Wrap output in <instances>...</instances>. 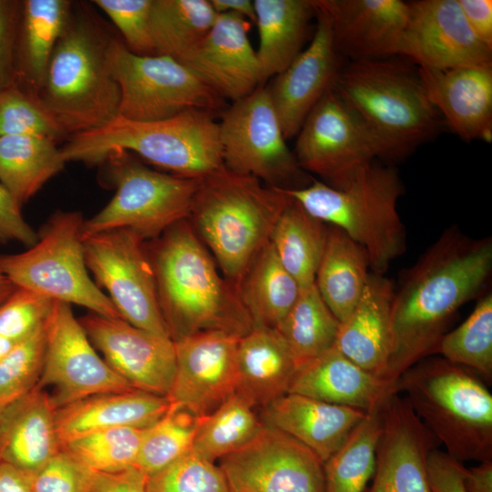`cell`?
Here are the masks:
<instances>
[{
	"mask_svg": "<svg viewBox=\"0 0 492 492\" xmlns=\"http://www.w3.org/2000/svg\"><path fill=\"white\" fill-rule=\"evenodd\" d=\"M83 249L87 270L107 290L121 319L170 338L144 241L129 231L115 230L83 236Z\"/></svg>",
	"mask_w": 492,
	"mask_h": 492,
	"instance_id": "obj_13",
	"label": "cell"
},
{
	"mask_svg": "<svg viewBox=\"0 0 492 492\" xmlns=\"http://www.w3.org/2000/svg\"><path fill=\"white\" fill-rule=\"evenodd\" d=\"M84 220L78 211H56L43 226L36 244L23 252L0 254V271L17 287L98 315L121 318L89 276L83 249Z\"/></svg>",
	"mask_w": 492,
	"mask_h": 492,
	"instance_id": "obj_9",
	"label": "cell"
},
{
	"mask_svg": "<svg viewBox=\"0 0 492 492\" xmlns=\"http://www.w3.org/2000/svg\"><path fill=\"white\" fill-rule=\"evenodd\" d=\"M16 135L56 141L67 136L37 96L15 85L0 91V138Z\"/></svg>",
	"mask_w": 492,
	"mask_h": 492,
	"instance_id": "obj_45",
	"label": "cell"
},
{
	"mask_svg": "<svg viewBox=\"0 0 492 492\" xmlns=\"http://www.w3.org/2000/svg\"><path fill=\"white\" fill-rule=\"evenodd\" d=\"M147 492H230V490L219 466L190 451L149 475Z\"/></svg>",
	"mask_w": 492,
	"mask_h": 492,
	"instance_id": "obj_46",
	"label": "cell"
},
{
	"mask_svg": "<svg viewBox=\"0 0 492 492\" xmlns=\"http://www.w3.org/2000/svg\"><path fill=\"white\" fill-rule=\"evenodd\" d=\"M74 2L22 1L16 53V85L38 97L55 46L70 17Z\"/></svg>",
	"mask_w": 492,
	"mask_h": 492,
	"instance_id": "obj_31",
	"label": "cell"
},
{
	"mask_svg": "<svg viewBox=\"0 0 492 492\" xmlns=\"http://www.w3.org/2000/svg\"><path fill=\"white\" fill-rule=\"evenodd\" d=\"M288 393L367 412L395 392L333 346L297 367Z\"/></svg>",
	"mask_w": 492,
	"mask_h": 492,
	"instance_id": "obj_28",
	"label": "cell"
},
{
	"mask_svg": "<svg viewBox=\"0 0 492 492\" xmlns=\"http://www.w3.org/2000/svg\"><path fill=\"white\" fill-rule=\"evenodd\" d=\"M236 394L261 408L288 394L297 364L274 328L254 326L240 337Z\"/></svg>",
	"mask_w": 492,
	"mask_h": 492,
	"instance_id": "obj_30",
	"label": "cell"
},
{
	"mask_svg": "<svg viewBox=\"0 0 492 492\" xmlns=\"http://www.w3.org/2000/svg\"><path fill=\"white\" fill-rule=\"evenodd\" d=\"M329 18L336 50L352 61L397 56L408 19L402 0H313Z\"/></svg>",
	"mask_w": 492,
	"mask_h": 492,
	"instance_id": "obj_23",
	"label": "cell"
},
{
	"mask_svg": "<svg viewBox=\"0 0 492 492\" xmlns=\"http://www.w3.org/2000/svg\"><path fill=\"white\" fill-rule=\"evenodd\" d=\"M310 215L343 231L367 253L372 272L384 274L405 250V229L397 211L403 186L397 173L374 160L332 183L282 190Z\"/></svg>",
	"mask_w": 492,
	"mask_h": 492,
	"instance_id": "obj_5",
	"label": "cell"
},
{
	"mask_svg": "<svg viewBox=\"0 0 492 492\" xmlns=\"http://www.w3.org/2000/svg\"><path fill=\"white\" fill-rule=\"evenodd\" d=\"M463 484L466 492H492V461L464 466Z\"/></svg>",
	"mask_w": 492,
	"mask_h": 492,
	"instance_id": "obj_55",
	"label": "cell"
},
{
	"mask_svg": "<svg viewBox=\"0 0 492 492\" xmlns=\"http://www.w3.org/2000/svg\"><path fill=\"white\" fill-rule=\"evenodd\" d=\"M171 405L168 396L137 389L91 395L56 409L60 445L78 436L115 427L146 428Z\"/></svg>",
	"mask_w": 492,
	"mask_h": 492,
	"instance_id": "obj_29",
	"label": "cell"
},
{
	"mask_svg": "<svg viewBox=\"0 0 492 492\" xmlns=\"http://www.w3.org/2000/svg\"><path fill=\"white\" fill-rule=\"evenodd\" d=\"M240 337L208 331L175 341L176 368L169 401L205 416L235 394Z\"/></svg>",
	"mask_w": 492,
	"mask_h": 492,
	"instance_id": "obj_18",
	"label": "cell"
},
{
	"mask_svg": "<svg viewBox=\"0 0 492 492\" xmlns=\"http://www.w3.org/2000/svg\"><path fill=\"white\" fill-rule=\"evenodd\" d=\"M49 393L36 384L0 410V462L27 475L60 449L56 413Z\"/></svg>",
	"mask_w": 492,
	"mask_h": 492,
	"instance_id": "obj_26",
	"label": "cell"
},
{
	"mask_svg": "<svg viewBox=\"0 0 492 492\" xmlns=\"http://www.w3.org/2000/svg\"><path fill=\"white\" fill-rule=\"evenodd\" d=\"M106 162L116 191L102 210L84 220L83 236L127 230L143 241L155 240L189 218L200 179L157 171L126 151L110 154Z\"/></svg>",
	"mask_w": 492,
	"mask_h": 492,
	"instance_id": "obj_10",
	"label": "cell"
},
{
	"mask_svg": "<svg viewBox=\"0 0 492 492\" xmlns=\"http://www.w3.org/2000/svg\"><path fill=\"white\" fill-rule=\"evenodd\" d=\"M148 478L136 466L117 472H94L90 492H147Z\"/></svg>",
	"mask_w": 492,
	"mask_h": 492,
	"instance_id": "obj_53",
	"label": "cell"
},
{
	"mask_svg": "<svg viewBox=\"0 0 492 492\" xmlns=\"http://www.w3.org/2000/svg\"><path fill=\"white\" fill-rule=\"evenodd\" d=\"M78 320L116 374L137 390L168 396L176 368L171 338L142 330L121 318L90 313Z\"/></svg>",
	"mask_w": 492,
	"mask_h": 492,
	"instance_id": "obj_17",
	"label": "cell"
},
{
	"mask_svg": "<svg viewBox=\"0 0 492 492\" xmlns=\"http://www.w3.org/2000/svg\"><path fill=\"white\" fill-rule=\"evenodd\" d=\"M365 251L341 229L328 225L315 286L334 317L343 322L357 304L370 272Z\"/></svg>",
	"mask_w": 492,
	"mask_h": 492,
	"instance_id": "obj_33",
	"label": "cell"
},
{
	"mask_svg": "<svg viewBox=\"0 0 492 492\" xmlns=\"http://www.w3.org/2000/svg\"><path fill=\"white\" fill-rule=\"evenodd\" d=\"M366 412L288 393L262 407L261 420L293 437L324 463Z\"/></svg>",
	"mask_w": 492,
	"mask_h": 492,
	"instance_id": "obj_27",
	"label": "cell"
},
{
	"mask_svg": "<svg viewBox=\"0 0 492 492\" xmlns=\"http://www.w3.org/2000/svg\"><path fill=\"white\" fill-rule=\"evenodd\" d=\"M397 56L436 69L492 65V49L474 35L457 0L408 2Z\"/></svg>",
	"mask_w": 492,
	"mask_h": 492,
	"instance_id": "obj_19",
	"label": "cell"
},
{
	"mask_svg": "<svg viewBox=\"0 0 492 492\" xmlns=\"http://www.w3.org/2000/svg\"><path fill=\"white\" fill-rule=\"evenodd\" d=\"M462 462L445 451L434 448L427 457V474L432 492H466L463 484Z\"/></svg>",
	"mask_w": 492,
	"mask_h": 492,
	"instance_id": "obj_52",
	"label": "cell"
},
{
	"mask_svg": "<svg viewBox=\"0 0 492 492\" xmlns=\"http://www.w3.org/2000/svg\"><path fill=\"white\" fill-rule=\"evenodd\" d=\"M114 37L89 5L74 2L38 94L69 137L118 117L120 91L108 61Z\"/></svg>",
	"mask_w": 492,
	"mask_h": 492,
	"instance_id": "obj_3",
	"label": "cell"
},
{
	"mask_svg": "<svg viewBox=\"0 0 492 492\" xmlns=\"http://www.w3.org/2000/svg\"><path fill=\"white\" fill-rule=\"evenodd\" d=\"M294 156L302 170L332 183L376 158L388 159L383 142L332 86L296 135Z\"/></svg>",
	"mask_w": 492,
	"mask_h": 492,
	"instance_id": "obj_14",
	"label": "cell"
},
{
	"mask_svg": "<svg viewBox=\"0 0 492 492\" xmlns=\"http://www.w3.org/2000/svg\"><path fill=\"white\" fill-rule=\"evenodd\" d=\"M53 300L23 287H15L0 304V335L17 343L43 325Z\"/></svg>",
	"mask_w": 492,
	"mask_h": 492,
	"instance_id": "obj_47",
	"label": "cell"
},
{
	"mask_svg": "<svg viewBox=\"0 0 492 492\" xmlns=\"http://www.w3.org/2000/svg\"><path fill=\"white\" fill-rule=\"evenodd\" d=\"M429 100L465 140H492V65L418 67Z\"/></svg>",
	"mask_w": 492,
	"mask_h": 492,
	"instance_id": "obj_24",
	"label": "cell"
},
{
	"mask_svg": "<svg viewBox=\"0 0 492 492\" xmlns=\"http://www.w3.org/2000/svg\"><path fill=\"white\" fill-rule=\"evenodd\" d=\"M253 4L259 32L256 55L264 82L302 52L315 7L313 0H254Z\"/></svg>",
	"mask_w": 492,
	"mask_h": 492,
	"instance_id": "obj_32",
	"label": "cell"
},
{
	"mask_svg": "<svg viewBox=\"0 0 492 492\" xmlns=\"http://www.w3.org/2000/svg\"><path fill=\"white\" fill-rule=\"evenodd\" d=\"M94 472L61 448L28 477L34 492H90Z\"/></svg>",
	"mask_w": 492,
	"mask_h": 492,
	"instance_id": "obj_49",
	"label": "cell"
},
{
	"mask_svg": "<svg viewBox=\"0 0 492 492\" xmlns=\"http://www.w3.org/2000/svg\"><path fill=\"white\" fill-rule=\"evenodd\" d=\"M333 87L383 142L388 158L406 156L441 128L418 69L402 61H352L339 69Z\"/></svg>",
	"mask_w": 492,
	"mask_h": 492,
	"instance_id": "obj_8",
	"label": "cell"
},
{
	"mask_svg": "<svg viewBox=\"0 0 492 492\" xmlns=\"http://www.w3.org/2000/svg\"><path fill=\"white\" fill-rule=\"evenodd\" d=\"M45 349L44 323L28 337L15 343L0 359V410L38 384Z\"/></svg>",
	"mask_w": 492,
	"mask_h": 492,
	"instance_id": "obj_44",
	"label": "cell"
},
{
	"mask_svg": "<svg viewBox=\"0 0 492 492\" xmlns=\"http://www.w3.org/2000/svg\"><path fill=\"white\" fill-rule=\"evenodd\" d=\"M200 418L171 403L162 417L144 429L136 466L149 476L190 452Z\"/></svg>",
	"mask_w": 492,
	"mask_h": 492,
	"instance_id": "obj_42",
	"label": "cell"
},
{
	"mask_svg": "<svg viewBox=\"0 0 492 492\" xmlns=\"http://www.w3.org/2000/svg\"><path fill=\"white\" fill-rule=\"evenodd\" d=\"M22 1L0 0V91L16 85Z\"/></svg>",
	"mask_w": 492,
	"mask_h": 492,
	"instance_id": "obj_50",
	"label": "cell"
},
{
	"mask_svg": "<svg viewBox=\"0 0 492 492\" xmlns=\"http://www.w3.org/2000/svg\"><path fill=\"white\" fill-rule=\"evenodd\" d=\"M492 267L490 239L446 231L395 291L394 349L384 380L392 387L408 368L435 354L456 311L477 295Z\"/></svg>",
	"mask_w": 492,
	"mask_h": 492,
	"instance_id": "obj_1",
	"label": "cell"
},
{
	"mask_svg": "<svg viewBox=\"0 0 492 492\" xmlns=\"http://www.w3.org/2000/svg\"><path fill=\"white\" fill-rule=\"evenodd\" d=\"M0 492H34L29 477L18 468L0 462Z\"/></svg>",
	"mask_w": 492,
	"mask_h": 492,
	"instance_id": "obj_56",
	"label": "cell"
},
{
	"mask_svg": "<svg viewBox=\"0 0 492 492\" xmlns=\"http://www.w3.org/2000/svg\"><path fill=\"white\" fill-rule=\"evenodd\" d=\"M217 16L208 0H152L149 29L154 55L179 60L208 33Z\"/></svg>",
	"mask_w": 492,
	"mask_h": 492,
	"instance_id": "obj_38",
	"label": "cell"
},
{
	"mask_svg": "<svg viewBox=\"0 0 492 492\" xmlns=\"http://www.w3.org/2000/svg\"><path fill=\"white\" fill-rule=\"evenodd\" d=\"M108 61L118 84V116L132 121H156L185 110H218L222 98L179 61L160 55H138L114 37Z\"/></svg>",
	"mask_w": 492,
	"mask_h": 492,
	"instance_id": "obj_11",
	"label": "cell"
},
{
	"mask_svg": "<svg viewBox=\"0 0 492 492\" xmlns=\"http://www.w3.org/2000/svg\"><path fill=\"white\" fill-rule=\"evenodd\" d=\"M67 163L56 141L39 136L0 138V182L24 204Z\"/></svg>",
	"mask_w": 492,
	"mask_h": 492,
	"instance_id": "obj_35",
	"label": "cell"
},
{
	"mask_svg": "<svg viewBox=\"0 0 492 492\" xmlns=\"http://www.w3.org/2000/svg\"><path fill=\"white\" fill-rule=\"evenodd\" d=\"M328 225L310 215L292 198L278 218L270 242L281 263L301 287L315 282Z\"/></svg>",
	"mask_w": 492,
	"mask_h": 492,
	"instance_id": "obj_36",
	"label": "cell"
},
{
	"mask_svg": "<svg viewBox=\"0 0 492 492\" xmlns=\"http://www.w3.org/2000/svg\"><path fill=\"white\" fill-rule=\"evenodd\" d=\"M383 402L366 412L343 446L323 463L325 492L365 491L375 469Z\"/></svg>",
	"mask_w": 492,
	"mask_h": 492,
	"instance_id": "obj_37",
	"label": "cell"
},
{
	"mask_svg": "<svg viewBox=\"0 0 492 492\" xmlns=\"http://www.w3.org/2000/svg\"><path fill=\"white\" fill-rule=\"evenodd\" d=\"M457 2L474 35L492 49V1L457 0Z\"/></svg>",
	"mask_w": 492,
	"mask_h": 492,
	"instance_id": "obj_54",
	"label": "cell"
},
{
	"mask_svg": "<svg viewBox=\"0 0 492 492\" xmlns=\"http://www.w3.org/2000/svg\"><path fill=\"white\" fill-rule=\"evenodd\" d=\"M144 429L99 430L69 440L61 448L95 472H117L136 466Z\"/></svg>",
	"mask_w": 492,
	"mask_h": 492,
	"instance_id": "obj_43",
	"label": "cell"
},
{
	"mask_svg": "<svg viewBox=\"0 0 492 492\" xmlns=\"http://www.w3.org/2000/svg\"><path fill=\"white\" fill-rule=\"evenodd\" d=\"M219 126L226 169L281 190L300 189L313 181L287 146L268 87L260 86L234 101Z\"/></svg>",
	"mask_w": 492,
	"mask_h": 492,
	"instance_id": "obj_12",
	"label": "cell"
},
{
	"mask_svg": "<svg viewBox=\"0 0 492 492\" xmlns=\"http://www.w3.org/2000/svg\"><path fill=\"white\" fill-rule=\"evenodd\" d=\"M315 17L316 28L309 46L267 87L286 140L298 134L340 69L329 18L317 7Z\"/></svg>",
	"mask_w": 492,
	"mask_h": 492,
	"instance_id": "obj_22",
	"label": "cell"
},
{
	"mask_svg": "<svg viewBox=\"0 0 492 492\" xmlns=\"http://www.w3.org/2000/svg\"><path fill=\"white\" fill-rule=\"evenodd\" d=\"M152 0H94L122 36L126 46L138 55H154L149 29Z\"/></svg>",
	"mask_w": 492,
	"mask_h": 492,
	"instance_id": "obj_48",
	"label": "cell"
},
{
	"mask_svg": "<svg viewBox=\"0 0 492 492\" xmlns=\"http://www.w3.org/2000/svg\"><path fill=\"white\" fill-rule=\"evenodd\" d=\"M436 354L478 374L487 384L492 380V295L487 293L456 329L446 333Z\"/></svg>",
	"mask_w": 492,
	"mask_h": 492,
	"instance_id": "obj_41",
	"label": "cell"
},
{
	"mask_svg": "<svg viewBox=\"0 0 492 492\" xmlns=\"http://www.w3.org/2000/svg\"><path fill=\"white\" fill-rule=\"evenodd\" d=\"M217 14L233 13L255 23V9L251 0H210Z\"/></svg>",
	"mask_w": 492,
	"mask_h": 492,
	"instance_id": "obj_57",
	"label": "cell"
},
{
	"mask_svg": "<svg viewBox=\"0 0 492 492\" xmlns=\"http://www.w3.org/2000/svg\"><path fill=\"white\" fill-rule=\"evenodd\" d=\"M37 240L38 234L21 213V205L0 182V243L18 242L29 248Z\"/></svg>",
	"mask_w": 492,
	"mask_h": 492,
	"instance_id": "obj_51",
	"label": "cell"
},
{
	"mask_svg": "<svg viewBox=\"0 0 492 492\" xmlns=\"http://www.w3.org/2000/svg\"><path fill=\"white\" fill-rule=\"evenodd\" d=\"M292 198L224 166L201 178L187 219L237 289Z\"/></svg>",
	"mask_w": 492,
	"mask_h": 492,
	"instance_id": "obj_4",
	"label": "cell"
},
{
	"mask_svg": "<svg viewBox=\"0 0 492 492\" xmlns=\"http://www.w3.org/2000/svg\"><path fill=\"white\" fill-rule=\"evenodd\" d=\"M373 481L364 492H432L427 457L437 442L398 393L382 405Z\"/></svg>",
	"mask_w": 492,
	"mask_h": 492,
	"instance_id": "obj_20",
	"label": "cell"
},
{
	"mask_svg": "<svg viewBox=\"0 0 492 492\" xmlns=\"http://www.w3.org/2000/svg\"><path fill=\"white\" fill-rule=\"evenodd\" d=\"M394 294L390 280L370 272L357 304L340 323L334 343L343 355L383 380L394 349Z\"/></svg>",
	"mask_w": 492,
	"mask_h": 492,
	"instance_id": "obj_25",
	"label": "cell"
},
{
	"mask_svg": "<svg viewBox=\"0 0 492 492\" xmlns=\"http://www.w3.org/2000/svg\"><path fill=\"white\" fill-rule=\"evenodd\" d=\"M254 408L240 395H231L201 416L191 451L214 462L243 446L263 425Z\"/></svg>",
	"mask_w": 492,
	"mask_h": 492,
	"instance_id": "obj_40",
	"label": "cell"
},
{
	"mask_svg": "<svg viewBox=\"0 0 492 492\" xmlns=\"http://www.w3.org/2000/svg\"><path fill=\"white\" fill-rule=\"evenodd\" d=\"M230 492H325L323 463L307 446L263 424L220 459Z\"/></svg>",
	"mask_w": 492,
	"mask_h": 492,
	"instance_id": "obj_16",
	"label": "cell"
},
{
	"mask_svg": "<svg viewBox=\"0 0 492 492\" xmlns=\"http://www.w3.org/2000/svg\"><path fill=\"white\" fill-rule=\"evenodd\" d=\"M148 254L159 305L173 342L208 331L242 336L253 328L238 289L220 273L188 220L153 240Z\"/></svg>",
	"mask_w": 492,
	"mask_h": 492,
	"instance_id": "obj_2",
	"label": "cell"
},
{
	"mask_svg": "<svg viewBox=\"0 0 492 492\" xmlns=\"http://www.w3.org/2000/svg\"><path fill=\"white\" fill-rule=\"evenodd\" d=\"M301 286L279 261L269 241L238 285L254 326L275 328L296 302Z\"/></svg>",
	"mask_w": 492,
	"mask_h": 492,
	"instance_id": "obj_34",
	"label": "cell"
},
{
	"mask_svg": "<svg viewBox=\"0 0 492 492\" xmlns=\"http://www.w3.org/2000/svg\"><path fill=\"white\" fill-rule=\"evenodd\" d=\"M61 151L67 162L90 165L115 152H134L171 174L192 179L223 166L219 122L200 109L146 122L118 116L97 129L70 136Z\"/></svg>",
	"mask_w": 492,
	"mask_h": 492,
	"instance_id": "obj_7",
	"label": "cell"
},
{
	"mask_svg": "<svg viewBox=\"0 0 492 492\" xmlns=\"http://www.w3.org/2000/svg\"><path fill=\"white\" fill-rule=\"evenodd\" d=\"M249 29L243 16L218 14L208 33L178 61L221 98L237 101L262 83Z\"/></svg>",
	"mask_w": 492,
	"mask_h": 492,
	"instance_id": "obj_21",
	"label": "cell"
},
{
	"mask_svg": "<svg viewBox=\"0 0 492 492\" xmlns=\"http://www.w3.org/2000/svg\"><path fill=\"white\" fill-rule=\"evenodd\" d=\"M339 325L313 283L301 287L296 302L274 329L298 367L334 346Z\"/></svg>",
	"mask_w": 492,
	"mask_h": 492,
	"instance_id": "obj_39",
	"label": "cell"
},
{
	"mask_svg": "<svg viewBox=\"0 0 492 492\" xmlns=\"http://www.w3.org/2000/svg\"><path fill=\"white\" fill-rule=\"evenodd\" d=\"M446 453L460 462L492 461V395L475 372L426 357L393 386Z\"/></svg>",
	"mask_w": 492,
	"mask_h": 492,
	"instance_id": "obj_6",
	"label": "cell"
},
{
	"mask_svg": "<svg viewBox=\"0 0 492 492\" xmlns=\"http://www.w3.org/2000/svg\"><path fill=\"white\" fill-rule=\"evenodd\" d=\"M15 285L0 271V304H2L6 298L15 289Z\"/></svg>",
	"mask_w": 492,
	"mask_h": 492,
	"instance_id": "obj_58",
	"label": "cell"
},
{
	"mask_svg": "<svg viewBox=\"0 0 492 492\" xmlns=\"http://www.w3.org/2000/svg\"><path fill=\"white\" fill-rule=\"evenodd\" d=\"M46 349L38 385L58 408L104 393L135 389L98 354L71 305L54 301L45 322Z\"/></svg>",
	"mask_w": 492,
	"mask_h": 492,
	"instance_id": "obj_15",
	"label": "cell"
},
{
	"mask_svg": "<svg viewBox=\"0 0 492 492\" xmlns=\"http://www.w3.org/2000/svg\"><path fill=\"white\" fill-rule=\"evenodd\" d=\"M15 344V343L11 342L0 335V359L3 358Z\"/></svg>",
	"mask_w": 492,
	"mask_h": 492,
	"instance_id": "obj_59",
	"label": "cell"
}]
</instances>
